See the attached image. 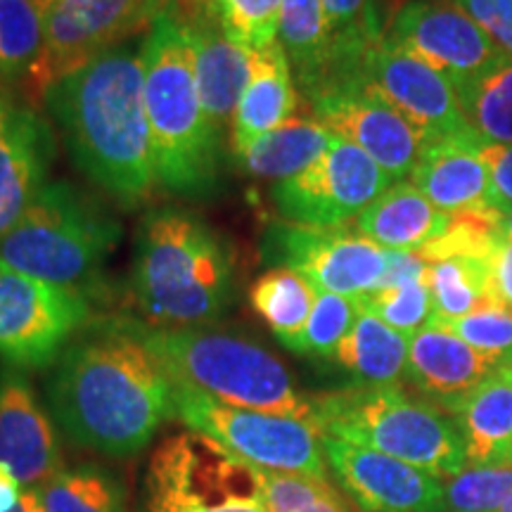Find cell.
<instances>
[{
  "label": "cell",
  "mask_w": 512,
  "mask_h": 512,
  "mask_svg": "<svg viewBox=\"0 0 512 512\" xmlns=\"http://www.w3.org/2000/svg\"><path fill=\"white\" fill-rule=\"evenodd\" d=\"M57 425L74 444L131 458L174 418V382L131 320H114L62 351L48 380Z\"/></svg>",
  "instance_id": "1"
},
{
  "label": "cell",
  "mask_w": 512,
  "mask_h": 512,
  "mask_svg": "<svg viewBox=\"0 0 512 512\" xmlns=\"http://www.w3.org/2000/svg\"><path fill=\"white\" fill-rule=\"evenodd\" d=\"M46 102L83 176L128 209L150 197L157 181L143 55L128 46L107 50L53 83Z\"/></svg>",
  "instance_id": "2"
},
{
  "label": "cell",
  "mask_w": 512,
  "mask_h": 512,
  "mask_svg": "<svg viewBox=\"0 0 512 512\" xmlns=\"http://www.w3.org/2000/svg\"><path fill=\"white\" fill-rule=\"evenodd\" d=\"M140 55L155 181L181 197L209 195L219 181L221 138L204 114L190 19L181 8L171 3L155 19Z\"/></svg>",
  "instance_id": "3"
},
{
  "label": "cell",
  "mask_w": 512,
  "mask_h": 512,
  "mask_svg": "<svg viewBox=\"0 0 512 512\" xmlns=\"http://www.w3.org/2000/svg\"><path fill=\"white\" fill-rule=\"evenodd\" d=\"M233 283V254L200 216L157 209L140 223L133 294L150 325L192 328L214 323L233 302Z\"/></svg>",
  "instance_id": "4"
},
{
  "label": "cell",
  "mask_w": 512,
  "mask_h": 512,
  "mask_svg": "<svg viewBox=\"0 0 512 512\" xmlns=\"http://www.w3.org/2000/svg\"><path fill=\"white\" fill-rule=\"evenodd\" d=\"M320 437L373 448L439 479L465 470L467 453L458 420L401 384H356L311 399Z\"/></svg>",
  "instance_id": "5"
},
{
  "label": "cell",
  "mask_w": 512,
  "mask_h": 512,
  "mask_svg": "<svg viewBox=\"0 0 512 512\" xmlns=\"http://www.w3.org/2000/svg\"><path fill=\"white\" fill-rule=\"evenodd\" d=\"M131 323L174 380L228 406L313 422L311 399L299 394L290 370L254 339L204 325Z\"/></svg>",
  "instance_id": "6"
},
{
  "label": "cell",
  "mask_w": 512,
  "mask_h": 512,
  "mask_svg": "<svg viewBox=\"0 0 512 512\" xmlns=\"http://www.w3.org/2000/svg\"><path fill=\"white\" fill-rule=\"evenodd\" d=\"M119 240L121 226L110 211L76 185L57 181L38 192L0 240V266L86 294Z\"/></svg>",
  "instance_id": "7"
},
{
  "label": "cell",
  "mask_w": 512,
  "mask_h": 512,
  "mask_svg": "<svg viewBox=\"0 0 512 512\" xmlns=\"http://www.w3.org/2000/svg\"><path fill=\"white\" fill-rule=\"evenodd\" d=\"M145 512H271L261 467L202 432L166 437L145 475Z\"/></svg>",
  "instance_id": "8"
},
{
  "label": "cell",
  "mask_w": 512,
  "mask_h": 512,
  "mask_svg": "<svg viewBox=\"0 0 512 512\" xmlns=\"http://www.w3.org/2000/svg\"><path fill=\"white\" fill-rule=\"evenodd\" d=\"M174 382V418L216 439L235 456L280 475L328 479V460L316 425L290 415L247 411Z\"/></svg>",
  "instance_id": "9"
},
{
  "label": "cell",
  "mask_w": 512,
  "mask_h": 512,
  "mask_svg": "<svg viewBox=\"0 0 512 512\" xmlns=\"http://www.w3.org/2000/svg\"><path fill=\"white\" fill-rule=\"evenodd\" d=\"M174 0H60L43 12L46 55L29 83L34 98L93 57L119 48L138 31H150Z\"/></svg>",
  "instance_id": "10"
},
{
  "label": "cell",
  "mask_w": 512,
  "mask_h": 512,
  "mask_svg": "<svg viewBox=\"0 0 512 512\" xmlns=\"http://www.w3.org/2000/svg\"><path fill=\"white\" fill-rule=\"evenodd\" d=\"M261 254L275 268H290L318 292L361 299L380 285L387 249L347 226H302L280 221L268 228Z\"/></svg>",
  "instance_id": "11"
},
{
  "label": "cell",
  "mask_w": 512,
  "mask_h": 512,
  "mask_svg": "<svg viewBox=\"0 0 512 512\" xmlns=\"http://www.w3.org/2000/svg\"><path fill=\"white\" fill-rule=\"evenodd\" d=\"M88 313L83 292L0 266V358L12 368L53 366Z\"/></svg>",
  "instance_id": "12"
},
{
  "label": "cell",
  "mask_w": 512,
  "mask_h": 512,
  "mask_svg": "<svg viewBox=\"0 0 512 512\" xmlns=\"http://www.w3.org/2000/svg\"><path fill=\"white\" fill-rule=\"evenodd\" d=\"M392 185L375 159L349 140H332L302 174L273 185L271 197L290 223L332 228L358 219Z\"/></svg>",
  "instance_id": "13"
},
{
  "label": "cell",
  "mask_w": 512,
  "mask_h": 512,
  "mask_svg": "<svg viewBox=\"0 0 512 512\" xmlns=\"http://www.w3.org/2000/svg\"><path fill=\"white\" fill-rule=\"evenodd\" d=\"M387 38L444 74L456 91L508 57L475 19L448 0H408L396 10Z\"/></svg>",
  "instance_id": "14"
},
{
  "label": "cell",
  "mask_w": 512,
  "mask_h": 512,
  "mask_svg": "<svg viewBox=\"0 0 512 512\" xmlns=\"http://www.w3.org/2000/svg\"><path fill=\"white\" fill-rule=\"evenodd\" d=\"M356 79L411 121L425 145L472 131L451 81L387 36L368 50Z\"/></svg>",
  "instance_id": "15"
},
{
  "label": "cell",
  "mask_w": 512,
  "mask_h": 512,
  "mask_svg": "<svg viewBox=\"0 0 512 512\" xmlns=\"http://www.w3.org/2000/svg\"><path fill=\"white\" fill-rule=\"evenodd\" d=\"M309 100L320 124L361 147L392 183L413 174L425 140L411 121L361 79L337 83Z\"/></svg>",
  "instance_id": "16"
},
{
  "label": "cell",
  "mask_w": 512,
  "mask_h": 512,
  "mask_svg": "<svg viewBox=\"0 0 512 512\" xmlns=\"http://www.w3.org/2000/svg\"><path fill=\"white\" fill-rule=\"evenodd\" d=\"M320 439L332 475L361 512H446V486L439 477L373 448Z\"/></svg>",
  "instance_id": "17"
},
{
  "label": "cell",
  "mask_w": 512,
  "mask_h": 512,
  "mask_svg": "<svg viewBox=\"0 0 512 512\" xmlns=\"http://www.w3.org/2000/svg\"><path fill=\"white\" fill-rule=\"evenodd\" d=\"M0 463L24 489H36L62 470L55 425L19 370L0 373Z\"/></svg>",
  "instance_id": "18"
},
{
  "label": "cell",
  "mask_w": 512,
  "mask_h": 512,
  "mask_svg": "<svg viewBox=\"0 0 512 512\" xmlns=\"http://www.w3.org/2000/svg\"><path fill=\"white\" fill-rule=\"evenodd\" d=\"M55 159L53 128L34 110L12 107L0 124V240L46 188Z\"/></svg>",
  "instance_id": "19"
},
{
  "label": "cell",
  "mask_w": 512,
  "mask_h": 512,
  "mask_svg": "<svg viewBox=\"0 0 512 512\" xmlns=\"http://www.w3.org/2000/svg\"><path fill=\"white\" fill-rule=\"evenodd\" d=\"M508 358L484 354L439 325H425L408 339L406 375L432 403L451 413L472 389Z\"/></svg>",
  "instance_id": "20"
},
{
  "label": "cell",
  "mask_w": 512,
  "mask_h": 512,
  "mask_svg": "<svg viewBox=\"0 0 512 512\" xmlns=\"http://www.w3.org/2000/svg\"><path fill=\"white\" fill-rule=\"evenodd\" d=\"M486 143L475 131L422 147L411 183L444 214L489 207V171L482 159Z\"/></svg>",
  "instance_id": "21"
},
{
  "label": "cell",
  "mask_w": 512,
  "mask_h": 512,
  "mask_svg": "<svg viewBox=\"0 0 512 512\" xmlns=\"http://www.w3.org/2000/svg\"><path fill=\"white\" fill-rule=\"evenodd\" d=\"M195 43V74L204 114L223 140L233 128V117L252 74V53L230 43L219 19H190Z\"/></svg>",
  "instance_id": "22"
},
{
  "label": "cell",
  "mask_w": 512,
  "mask_h": 512,
  "mask_svg": "<svg viewBox=\"0 0 512 512\" xmlns=\"http://www.w3.org/2000/svg\"><path fill=\"white\" fill-rule=\"evenodd\" d=\"M297 110L292 67L280 43L252 53V74L230 128V147L238 157L261 136L283 126Z\"/></svg>",
  "instance_id": "23"
},
{
  "label": "cell",
  "mask_w": 512,
  "mask_h": 512,
  "mask_svg": "<svg viewBox=\"0 0 512 512\" xmlns=\"http://www.w3.org/2000/svg\"><path fill=\"white\" fill-rule=\"evenodd\" d=\"M472 467L512 463V358L498 366L451 411Z\"/></svg>",
  "instance_id": "24"
},
{
  "label": "cell",
  "mask_w": 512,
  "mask_h": 512,
  "mask_svg": "<svg viewBox=\"0 0 512 512\" xmlns=\"http://www.w3.org/2000/svg\"><path fill=\"white\" fill-rule=\"evenodd\" d=\"M448 226V214L434 207L411 181L389 185L356 219V230L389 252H420Z\"/></svg>",
  "instance_id": "25"
},
{
  "label": "cell",
  "mask_w": 512,
  "mask_h": 512,
  "mask_svg": "<svg viewBox=\"0 0 512 512\" xmlns=\"http://www.w3.org/2000/svg\"><path fill=\"white\" fill-rule=\"evenodd\" d=\"M332 140L335 133L320 121L292 117L249 145L238 155V166L247 174L280 183L309 169L328 150Z\"/></svg>",
  "instance_id": "26"
},
{
  "label": "cell",
  "mask_w": 512,
  "mask_h": 512,
  "mask_svg": "<svg viewBox=\"0 0 512 512\" xmlns=\"http://www.w3.org/2000/svg\"><path fill=\"white\" fill-rule=\"evenodd\" d=\"M335 361L361 384H399L408 363V337L358 304L354 325L337 347Z\"/></svg>",
  "instance_id": "27"
},
{
  "label": "cell",
  "mask_w": 512,
  "mask_h": 512,
  "mask_svg": "<svg viewBox=\"0 0 512 512\" xmlns=\"http://www.w3.org/2000/svg\"><path fill=\"white\" fill-rule=\"evenodd\" d=\"M278 43L304 93L311 95L323 86L330 62L328 22L323 0H280Z\"/></svg>",
  "instance_id": "28"
},
{
  "label": "cell",
  "mask_w": 512,
  "mask_h": 512,
  "mask_svg": "<svg viewBox=\"0 0 512 512\" xmlns=\"http://www.w3.org/2000/svg\"><path fill=\"white\" fill-rule=\"evenodd\" d=\"M318 290L290 268H273L249 287V304L290 351L309 323Z\"/></svg>",
  "instance_id": "29"
},
{
  "label": "cell",
  "mask_w": 512,
  "mask_h": 512,
  "mask_svg": "<svg viewBox=\"0 0 512 512\" xmlns=\"http://www.w3.org/2000/svg\"><path fill=\"white\" fill-rule=\"evenodd\" d=\"M46 55L43 12L34 0H0V83L34 81Z\"/></svg>",
  "instance_id": "30"
},
{
  "label": "cell",
  "mask_w": 512,
  "mask_h": 512,
  "mask_svg": "<svg viewBox=\"0 0 512 512\" xmlns=\"http://www.w3.org/2000/svg\"><path fill=\"white\" fill-rule=\"evenodd\" d=\"M36 489L46 512H128L124 486L100 465L60 470Z\"/></svg>",
  "instance_id": "31"
},
{
  "label": "cell",
  "mask_w": 512,
  "mask_h": 512,
  "mask_svg": "<svg viewBox=\"0 0 512 512\" xmlns=\"http://www.w3.org/2000/svg\"><path fill=\"white\" fill-rule=\"evenodd\" d=\"M456 93L467 124L486 145H512V55Z\"/></svg>",
  "instance_id": "32"
},
{
  "label": "cell",
  "mask_w": 512,
  "mask_h": 512,
  "mask_svg": "<svg viewBox=\"0 0 512 512\" xmlns=\"http://www.w3.org/2000/svg\"><path fill=\"white\" fill-rule=\"evenodd\" d=\"M489 264L472 259L427 261L432 320H456L486 304ZM430 320V323H432Z\"/></svg>",
  "instance_id": "33"
},
{
  "label": "cell",
  "mask_w": 512,
  "mask_h": 512,
  "mask_svg": "<svg viewBox=\"0 0 512 512\" xmlns=\"http://www.w3.org/2000/svg\"><path fill=\"white\" fill-rule=\"evenodd\" d=\"M356 302L408 339L432 320V294L427 278L396 287H377Z\"/></svg>",
  "instance_id": "34"
},
{
  "label": "cell",
  "mask_w": 512,
  "mask_h": 512,
  "mask_svg": "<svg viewBox=\"0 0 512 512\" xmlns=\"http://www.w3.org/2000/svg\"><path fill=\"white\" fill-rule=\"evenodd\" d=\"M216 19L230 43L256 53L278 38L280 0H216Z\"/></svg>",
  "instance_id": "35"
},
{
  "label": "cell",
  "mask_w": 512,
  "mask_h": 512,
  "mask_svg": "<svg viewBox=\"0 0 512 512\" xmlns=\"http://www.w3.org/2000/svg\"><path fill=\"white\" fill-rule=\"evenodd\" d=\"M358 313L356 299L342 297V294L318 292L313 302L309 323L299 337L294 354L335 358L337 347L354 325Z\"/></svg>",
  "instance_id": "36"
},
{
  "label": "cell",
  "mask_w": 512,
  "mask_h": 512,
  "mask_svg": "<svg viewBox=\"0 0 512 512\" xmlns=\"http://www.w3.org/2000/svg\"><path fill=\"white\" fill-rule=\"evenodd\" d=\"M261 482L271 512H351L328 479L261 470Z\"/></svg>",
  "instance_id": "37"
},
{
  "label": "cell",
  "mask_w": 512,
  "mask_h": 512,
  "mask_svg": "<svg viewBox=\"0 0 512 512\" xmlns=\"http://www.w3.org/2000/svg\"><path fill=\"white\" fill-rule=\"evenodd\" d=\"M446 503L458 512H498L512 498V463L470 467L448 479Z\"/></svg>",
  "instance_id": "38"
},
{
  "label": "cell",
  "mask_w": 512,
  "mask_h": 512,
  "mask_svg": "<svg viewBox=\"0 0 512 512\" xmlns=\"http://www.w3.org/2000/svg\"><path fill=\"white\" fill-rule=\"evenodd\" d=\"M484 354L512 358V306L486 302L456 320H432Z\"/></svg>",
  "instance_id": "39"
},
{
  "label": "cell",
  "mask_w": 512,
  "mask_h": 512,
  "mask_svg": "<svg viewBox=\"0 0 512 512\" xmlns=\"http://www.w3.org/2000/svg\"><path fill=\"white\" fill-rule=\"evenodd\" d=\"M467 12L475 22L512 55V0H448Z\"/></svg>",
  "instance_id": "40"
},
{
  "label": "cell",
  "mask_w": 512,
  "mask_h": 512,
  "mask_svg": "<svg viewBox=\"0 0 512 512\" xmlns=\"http://www.w3.org/2000/svg\"><path fill=\"white\" fill-rule=\"evenodd\" d=\"M482 159L489 171V207L512 211V145H484Z\"/></svg>",
  "instance_id": "41"
},
{
  "label": "cell",
  "mask_w": 512,
  "mask_h": 512,
  "mask_svg": "<svg viewBox=\"0 0 512 512\" xmlns=\"http://www.w3.org/2000/svg\"><path fill=\"white\" fill-rule=\"evenodd\" d=\"M486 302L512 306V242L505 240L489 261Z\"/></svg>",
  "instance_id": "42"
},
{
  "label": "cell",
  "mask_w": 512,
  "mask_h": 512,
  "mask_svg": "<svg viewBox=\"0 0 512 512\" xmlns=\"http://www.w3.org/2000/svg\"><path fill=\"white\" fill-rule=\"evenodd\" d=\"M422 278H427V261L422 259L420 252H389L387 268H384V275L377 287H396L415 283V280Z\"/></svg>",
  "instance_id": "43"
},
{
  "label": "cell",
  "mask_w": 512,
  "mask_h": 512,
  "mask_svg": "<svg viewBox=\"0 0 512 512\" xmlns=\"http://www.w3.org/2000/svg\"><path fill=\"white\" fill-rule=\"evenodd\" d=\"M24 494V486L17 482V477L0 463V512H10L19 503Z\"/></svg>",
  "instance_id": "44"
},
{
  "label": "cell",
  "mask_w": 512,
  "mask_h": 512,
  "mask_svg": "<svg viewBox=\"0 0 512 512\" xmlns=\"http://www.w3.org/2000/svg\"><path fill=\"white\" fill-rule=\"evenodd\" d=\"M188 19H216V0H181Z\"/></svg>",
  "instance_id": "45"
},
{
  "label": "cell",
  "mask_w": 512,
  "mask_h": 512,
  "mask_svg": "<svg viewBox=\"0 0 512 512\" xmlns=\"http://www.w3.org/2000/svg\"><path fill=\"white\" fill-rule=\"evenodd\" d=\"M10 512H46L41 496H38V489H24L19 503Z\"/></svg>",
  "instance_id": "46"
},
{
  "label": "cell",
  "mask_w": 512,
  "mask_h": 512,
  "mask_svg": "<svg viewBox=\"0 0 512 512\" xmlns=\"http://www.w3.org/2000/svg\"><path fill=\"white\" fill-rule=\"evenodd\" d=\"M503 233H505V240L512 242V211L503 214Z\"/></svg>",
  "instance_id": "47"
},
{
  "label": "cell",
  "mask_w": 512,
  "mask_h": 512,
  "mask_svg": "<svg viewBox=\"0 0 512 512\" xmlns=\"http://www.w3.org/2000/svg\"><path fill=\"white\" fill-rule=\"evenodd\" d=\"M10 110H12V105L8 102V98H5V93L0 91V124H3V119L8 117Z\"/></svg>",
  "instance_id": "48"
},
{
  "label": "cell",
  "mask_w": 512,
  "mask_h": 512,
  "mask_svg": "<svg viewBox=\"0 0 512 512\" xmlns=\"http://www.w3.org/2000/svg\"><path fill=\"white\" fill-rule=\"evenodd\" d=\"M34 3L38 5V8H41V12H46L48 8H53L55 3H60V0H34Z\"/></svg>",
  "instance_id": "49"
},
{
  "label": "cell",
  "mask_w": 512,
  "mask_h": 512,
  "mask_svg": "<svg viewBox=\"0 0 512 512\" xmlns=\"http://www.w3.org/2000/svg\"><path fill=\"white\" fill-rule=\"evenodd\" d=\"M498 512H512V498H510V501H508V503H505V505H503V508H501V510H498Z\"/></svg>",
  "instance_id": "50"
}]
</instances>
